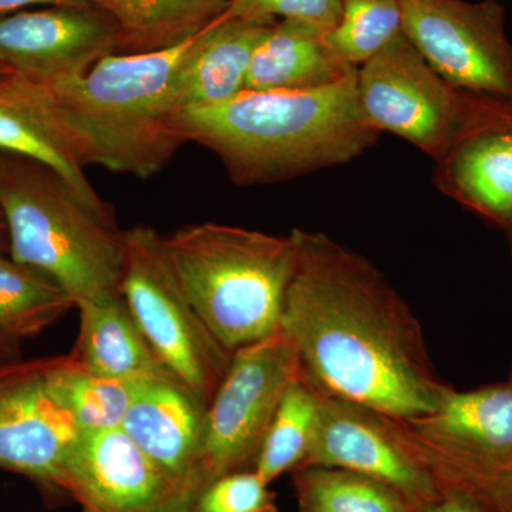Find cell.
Segmentation results:
<instances>
[{
    "instance_id": "cell-17",
    "label": "cell",
    "mask_w": 512,
    "mask_h": 512,
    "mask_svg": "<svg viewBox=\"0 0 512 512\" xmlns=\"http://www.w3.org/2000/svg\"><path fill=\"white\" fill-rule=\"evenodd\" d=\"M208 406L177 379H148L136 392L121 429L178 483L198 476Z\"/></svg>"
},
{
    "instance_id": "cell-36",
    "label": "cell",
    "mask_w": 512,
    "mask_h": 512,
    "mask_svg": "<svg viewBox=\"0 0 512 512\" xmlns=\"http://www.w3.org/2000/svg\"><path fill=\"white\" fill-rule=\"evenodd\" d=\"M508 234H510V238H511V248H512V228L511 229H508ZM511 382H512V373H511Z\"/></svg>"
},
{
    "instance_id": "cell-16",
    "label": "cell",
    "mask_w": 512,
    "mask_h": 512,
    "mask_svg": "<svg viewBox=\"0 0 512 512\" xmlns=\"http://www.w3.org/2000/svg\"><path fill=\"white\" fill-rule=\"evenodd\" d=\"M0 150L36 158L55 168L87 204L111 210L84 174L69 128L57 113L49 89L19 74L0 76Z\"/></svg>"
},
{
    "instance_id": "cell-4",
    "label": "cell",
    "mask_w": 512,
    "mask_h": 512,
    "mask_svg": "<svg viewBox=\"0 0 512 512\" xmlns=\"http://www.w3.org/2000/svg\"><path fill=\"white\" fill-rule=\"evenodd\" d=\"M0 210L10 258L50 276L74 305L120 291L124 231L113 208L87 204L55 168L0 150Z\"/></svg>"
},
{
    "instance_id": "cell-7",
    "label": "cell",
    "mask_w": 512,
    "mask_h": 512,
    "mask_svg": "<svg viewBox=\"0 0 512 512\" xmlns=\"http://www.w3.org/2000/svg\"><path fill=\"white\" fill-rule=\"evenodd\" d=\"M120 291L171 375L210 406L232 353L212 335L188 298L165 237L150 225L123 232Z\"/></svg>"
},
{
    "instance_id": "cell-19",
    "label": "cell",
    "mask_w": 512,
    "mask_h": 512,
    "mask_svg": "<svg viewBox=\"0 0 512 512\" xmlns=\"http://www.w3.org/2000/svg\"><path fill=\"white\" fill-rule=\"evenodd\" d=\"M357 67L343 60L326 30L301 20H276L255 47L247 90H311L342 82Z\"/></svg>"
},
{
    "instance_id": "cell-5",
    "label": "cell",
    "mask_w": 512,
    "mask_h": 512,
    "mask_svg": "<svg viewBox=\"0 0 512 512\" xmlns=\"http://www.w3.org/2000/svg\"><path fill=\"white\" fill-rule=\"evenodd\" d=\"M165 242L192 305L229 352L281 328L298 259L292 232L276 237L202 222L178 229Z\"/></svg>"
},
{
    "instance_id": "cell-14",
    "label": "cell",
    "mask_w": 512,
    "mask_h": 512,
    "mask_svg": "<svg viewBox=\"0 0 512 512\" xmlns=\"http://www.w3.org/2000/svg\"><path fill=\"white\" fill-rule=\"evenodd\" d=\"M187 481L168 476L120 426L79 430L64 457L60 490L84 512H137L163 503Z\"/></svg>"
},
{
    "instance_id": "cell-8",
    "label": "cell",
    "mask_w": 512,
    "mask_h": 512,
    "mask_svg": "<svg viewBox=\"0 0 512 512\" xmlns=\"http://www.w3.org/2000/svg\"><path fill=\"white\" fill-rule=\"evenodd\" d=\"M440 487L476 495L493 507L512 480V382L468 392L450 387L433 412L399 419Z\"/></svg>"
},
{
    "instance_id": "cell-15",
    "label": "cell",
    "mask_w": 512,
    "mask_h": 512,
    "mask_svg": "<svg viewBox=\"0 0 512 512\" xmlns=\"http://www.w3.org/2000/svg\"><path fill=\"white\" fill-rule=\"evenodd\" d=\"M433 183L448 198L503 229L512 228V106L436 161Z\"/></svg>"
},
{
    "instance_id": "cell-28",
    "label": "cell",
    "mask_w": 512,
    "mask_h": 512,
    "mask_svg": "<svg viewBox=\"0 0 512 512\" xmlns=\"http://www.w3.org/2000/svg\"><path fill=\"white\" fill-rule=\"evenodd\" d=\"M342 0H229L225 19L301 20L332 30L338 25Z\"/></svg>"
},
{
    "instance_id": "cell-33",
    "label": "cell",
    "mask_w": 512,
    "mask_h": 512,
    "mask_svg": "<svg viewBox=\"0 0 512 512\" xmlns=\"http://www.w3.org/2000/svg\"><path fill=\"white\" fill-rule=\"evenodd\" d=\"M493 508L497 512H512V480L505 485L504 490L495 498Z\"/></svg>"
},
{
    "instance_id": "cell-2",
    "label": "cell",
    "mask_w": 512,
    "mask_h": 512,
    "mask_svg": "<svg viewBox=\"0 0 512 512\" xmlns=\"http://www.w3.org/2000/svg\"><path fill=\"white\" fill-rule=\"evenodd\" d=\"M178 126L220 158L239 187L281 183L338 167L379 141L357 97V70L311 90H244L234 99L181 110Z\"/></svg>"
},
{
    "instance_id": "cell-26",
    "label": "cell",
    "mask_w": 512,
    "mask_h": 512,
    "mask_svg": "<svg viewBox=\"0 0 512 512\" xmlns=\"http://www.w3.org/2000/svg\"><path fill=\"white\" fill-rule=\"evenodd\" d=\"M400 35V0H342L338 25L326 32V39L343 60L360 67Z\"/></svg>"
},
{
    "instance_id": "cell-1",
    "label": "cell",
    "mask_w": 512,
    "mask_h": 512,
    "mask_svg": "<svg viewBox=\"0 0 512 512\" xmlns=\"http://www.w3.org/2000/svg\"><path fill=\"white\" fill-rule=\"evenodd\" d=\"M298 248L281 329L320 392L394 419L433 412L441 379L409 303L383 272L323 232L292 229Z\"/></svg>"
},
{
    "instance_id": "cell-21",
    "label": "cell",
    "mask_w": 512,
    "mask_h": 512,
    "mask_svg": "<svg viewBox=\"0 0 512 512\" xmlns=\"http://www.w3.org/2000/svg\"><path fill=\"white\" fill-rule=\"evenodd\" d=\"M119 28V55L154 52L184 42L211 25L229 0H86Z\"/></svg>"
},
{
    "instance_id": "cell-20",
    "label": "cell",
    "mask_w": 512,
    "mask_h": 512,
    "mask_svg": "<svg viewBox=\"0 0 512 512\" xmlns=\"http://www.w3.org/2000/svg\"><path fill=\"white\" fill-rule=\"evenodd\" d=\"M276 20L225 19L202 29L181 82V110L225 103L247 90L255 47Z\"/></svg>"
},
{
    "instance_id": "cell-25",
    "label": "cell",
    "mask_w": 512,
    "mask_h": 512,
    "mask_svg": "<svg viewBox=\"0 0 512 512\" xmlns=\"http://www.w3.org/2000/svg\"><path fill=\"white\" fill-rule=\"evenodd\" d=\"M319 406V390L301 373L282 397L256 457L254 470L266 484L302 466L315 433Z\"/></svg>"
},
{
    "instance_id": "cell-11",
    "label": "cell",
    "mask_w": 512,
    "mask_h": 512,
    "mask_svg": "<svg viewBox=\"0 0 512 512\" xmlns=\"http://www.w3.org/2000/svg\"><path fill=\"white\" fill-rule=\"evenodd\" d=\"M308 466L345 468L376 478L400 491L414 511L440 494L436 477L417 456L399 419L322 392L301 467Z\"/></svg>"
},
{
    "instance_id": "cell-35",
    "label": "cell",
    "mask_w": 512,
    "mask_h": 512,
    "mask_svg": "<svg viewBox=\"0 0 512 512\" xmlns=\"http://www.w3.org/2000/svg\"><path fill=\"white\" fill-rule=\"evenodd\" d=\"M9 70L6 69L5 66H3L2 63H0V76H5V74H9Z\"/></svg>"
},
{
    "instance_id": "cell-6",
    "label": "cell",
    "mask_w": 512,
    "mask_h": 512,
    "mask_svg": "<svg viewBox=\"0 0 512 512\" xmlns=\"http://www.w3.org/2000/svg\"><path fill=\"white\" fill-rule=\"evenodd\" d=\"M357 97L370 126L409 141L434 163L512 106L446 82L404 35L357 67Z\"/></svg>"
},
{
    "instance_id": "cell-12",
    "label": "cell",
    "mask_w": 512,
    "mask_h": 512,
    "mask_svg": "<svg viewBox=\"0 0 512 512\" xmlns=\"http://www.w3.org/2000/svg\"><path fill=\"white\" fill-rule=\"evenodd\" d=\"M119 28L94 6H45L0 16V63L30 82L79 79L119 50Z\"/></svg>"
},
{
    "instance_id": "cell-31",
    "label": "cell",
    "mask_w": 512,
    "mask_h": 512,
    "mask_svg": "<svg viewBox=\"0 0 512 512\" xmlns=\"http://www.w3.org/2000/svg\"><path fill=\"white\" fill-rule=\"evenodd\" d=\"M45 6H92L86 0H0V16L29 8Z\"/></svg>"
},
{
    "instance_id": "cell-10",
    "label": "cell",
    "mask_w": 512,
    "mask_h": 512,
    "mask_svg": "<svg viewBox=\"0 0 512 512\" xmlns=\"http://www.w3.org/2000/svg\"><path fill=\"white\" fill-rule=\"evenodd\" d=\"M403 35L464 92L512 103V42L498 0H400Z\"/></svg>"
},
{
    "instance_id": "cell-34",
    "label": "cell",
    "mask_w": 512,
    "mask_h": 512,
    "mask_svg": "<svg viewBox=\"0 0 512 512\" xmlns=\"http://www.w3.org/2000/svg\"><path fill=\"white\" fill-rule=\"evenodd\" d=\"M0 252H2V254H9L8 225H6L2 210H0Z\"/></svg>"
},
{
    "instance_id": "cell-30",
    "label": "cell",
    "mask_w": 512,
    "mask_h": 512,
    "mask_svg": "<svg viewBox=\"0 0 512 512\" xmlns=\"http://www.w3.org/2000/svg\"><path fill=\"white\" fill-rule=\"evenodd\" d=\"M200 476H194L187 483L181 485L173 495L164 500L163 503L137 512H192L195 500L204 490Z\"/></svg>"
},
{
    "instance_id": "cell-3",
    "label": "cell",
    "mask_w": 512,
    "mask_h": 512,
    "mask_svg": "<svg viewBox=\"0 0 512 512\" xmlns=\"http://www.w3.org/2000/svg\"><path fill=\"white\" fill-rule=\"evenodd\" d=\"M198 35L165 49L110 55L84 76L46 86L84 167L148 180L187 141L178 126L181 82Z\"/></svg>"
},
{
    "instance_id": "cell-18",
    "label": "cell",
    "mask_w": 512,
    "mask_h": 512,
    "mask_svg": "<svg viewBox=\"0 0 512 512\" xmlns=\"http://www.w3.org/2000/svg\"><path fill=\"white\" fill-rule=\"evenodd\" d=\"M76 308L80 329L72 355L84 369L124 382L175 379L148 342L121 291L79 302Z\"/></svg>"
},
{
    "instance_id": "cell-22",
    "label": "cell",
    "mask_w": 512,
    "mask_h": 512,
    "mask_svg": "<svg viewBox=\"0 0 512 512\" xmlns=\"http://www.w3.org/2000/svg\"><path fill=\"white\" fill-rule=\"evenodd\" d=\"M137 383L89 372L79 365L72 352L56 356L47 372V389L79 430L120 427Z\"/></svg>"
},
{
    "instance_id": "cell-32",
    "label": "cell",
    "mask_w": 512,
    "mask_h": 512,
    "mask_svg": "<svg viewBox=\"0 0 512 512\" xmlns=\"http://www.w3.org/2000/svg\"><path fill=\"white\" fill-rule=\"evenodd\" d=\"M20 343H22L20 340L9 338V336L0 333V365L22 359Z\"/></svg>"
},
{
    "instance_id": "cell-24",
    "label": "cell",
    "mask_w": 512,
    "mask_h": 512,
    "mask_svg": "<svg viewBox=\"0 0 512 512\" xmlns=\"http://www.w3.org/2000/svg\"><path fill=\"white\" fill-rule=\"evenodd\" d=\"M293 484L299 512H414L396 488L345 468L301 467Z\"/></svg>"
},
{
    "instance_id": "cell-9",
    "label": "cell",
    "mask_w": 512,
    "mask_h": 512,
    "mask_svg": "<svg viewBox=\"0 0 512 512\" xmlns=\"http://www.w3.org/2000/svg\"><path fill=\"white\" fill-rule=\"evenodd\" d=\"M301 373L298 353L281 328L232 353L205 414L197 463L204 487L254 468L276 409Z\"/></svg>"
},
{
    "instance_id": "cell-23",
    "label": "cell",
    "mask_w": 512,
    "mask_h": 512,
    "mask_svg": "<svg viewBox=\"0 0 512 512\" xmlns=\"http://www.w3.org/2000/svg\"><path fill=\"white\" fill-rule=\"evenodd\" d=\"M0 252V333L22 342L76 308L50 276Z\"/></svg>"
},
{
    "instance_id": "cell-27",
    "label": "cell",
    "mask_w": 512,
    "mask_h": 512,
    "mask_svg": "<svg viewBox=\"0 0 512 512\" xmlns=\"http://www.w3.org/2000/svg\"><path fill=\"white\" fill-rule=\"evenodd\" d=\"M192 512H279L276 495L258 473L235 471L201 491Z\"/></svg>"
},
{
    "instance_id": "cell-29",
    "label": "cell",
    "mask_w": 512,
    "mask_h": 512,
    "mask_svg": "<svg viewBox=\"0 0 512 512\" xmlns=\"http://www.w3.org/2000/svg\"><path fill=\"white\" fill-rule=\"evenodd\" d=\"M414 512H497L476 495L453 487H440L436 500Z\"/></svg>"
},
{
    "instance_id": "cell-13",
    "label": "cell",
    "mask_w": 512,
    "mask_h": 512,
    "mask_svg": "<svg viewBox=\"0 0 512 512\" xmlns=\"http://www.w3.org/2000/svg\"><path fill=\"white\" fill-rule=\"evenodd\" d=\"M56 356L0 365V468L60 490L64 457L79 427L47 389Z\"/></svg>"
}]
</instances>
